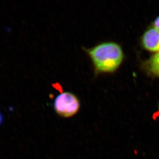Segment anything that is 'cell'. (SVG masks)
Returning <instances> with one entry per match:
<instances>
[{
    "instance_id": "obj_3",
    "label": "cell",
    "mask_w": 159,
    "mask_h": 159,
    "mask_svg": "<svg viewBox=\"0 0 159 159\" xmlns=\"http://www.w3.org/2000/svg\"><path fill=\"white\" fill-rule=\"evenodd\" d=\"M141 43L143 48L148 51L159 52V31L154 27L147 30L142 37Z\"/></svg>"
},
{
    "instance_id": "obj_1",
    "label": "cell",
    "mask_w": 159,
    "mask_h": 159,
    "mask_svg": "<svg viewBox=\"0 0 159 159\" xmlns=\"http://www.w3.org/2000/svg\"><path fill=\"white\" fill-rule=\"evenodd\" d=\"M84 50L98 73L114 72L120 66L124 59L122 48L115 42H103Z\"/></svg>"
},
{
    "instance_id": "obj_5",
    "label": "cell",
    "mask_w": 159,
    "mask_h": 159,
    "mask_svg": "<svg viewBox=\"0 0 159 159\" xmlns=\"http://www.w3.org/2000/svg\"><path fill=\"white\" fill-rule=\"evenodd\" d=\"M153 27L159 32V16L156 18L153 22Z\"/></svg>"
},
{
    "instance_id": "obj_2",
    "label": "cell",
    "mask_w": 159,
    "mask_h": 159,
    "mask_svg": "<svg viewBox=\"0 0 159 159\" xmlns=\"http://www.w3.org/2000/svg\"><path fill=\"white\" fill-rule=\"evenodd\" d=\"M80 102L78 98L69 92H62L56 98L54 109L58 116L63 118H69L78 112Z\"/></svg>"
},
{
    "instance_id": "obj_6",
    "label": "cell",
    "mask_w": 159,
    "mask_h": 159,
    "mask_svg": "<svg viewBox=\"0 0 159 159\" xmlns=\"http://www.w3.org/2000/svg\"></svg>"
},
{
    "instance_id": "obj_4",
    "label": "cell",
    "mask_w": 159,
    "mask_h": 159,
    "mask_svg": "<svg viewBox=\"0 0 159 159\" xmlns=\"http://www.w3.org/2000/svg\"><path fill=\"white\" fill-rule=\"evenodd\" d=\"M144 70L152 75L159 77V52L146 61L143 64Z\"/></svg>"
}]
</instances>
